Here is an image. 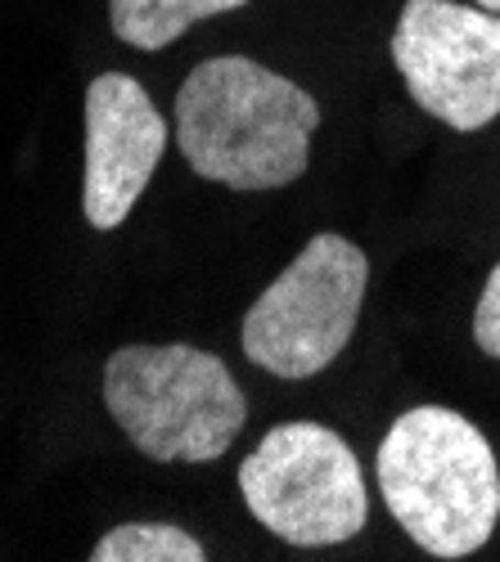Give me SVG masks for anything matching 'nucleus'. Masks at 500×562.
Segmentation results:
<instances>
[{
	"mask_svg": "<svg viewBox=\"0 0 500 562\" xmlns=\"http://www.w3.org/2000/svg\"><path fill=\"white\" fill-rule=\"evenodd\" d=\"M167 149V122L126 72H100L86 86V184L81 207L96 229H118L141 203L158 158Z\"/></svg>",
	"mask_w": 500,
	"mask_h": 562,
	"instance_id": "nucleus-7",
	"label": "nucleus"
},
{
	"mask_svg": "<svg viewBox=\"0 0 500 562\" xmlns=\"http://www.w3.org/2000/svg\"><path fill=\"white\" fill-rule=\"evenodd\" d=\"M240 491L253 518L298 549H325L352 540L370 518L352 446L321 424L270 428L240 463Z\"/></svg>",
	"mask_w": 500,
	"mask_h": 562,
	"instance_id": "nucleus-5",
	"label": "nucleus"
},
{
	"mask_svg": "<svg viewBox=\"0 0 500 562\" xmlns=\"http://www.w3.org/2000/svg\"><path fill=\"white\" fill-rule=\"evenodd\" d=\"M96 562H203V544L171 522H126L90 549Z\"/></svg>",
	"mask_w": 500,
	"mask_h": 562,
	"instance_id": "nucleus-9",
	"label": "nucleus"
},
{
	"mask_svg": "<svg viewBox=\"0 0 500 562\" xmlns=\"http://www.w3.org/2000/svg\"><path fill=\"white\" fill-rule=\"evenodd\" d=\"M370 261L343 234H315L244 315V356L276 379L330 369L356 334Z\"/></svg>",
	"mask_w": 500,
	"mask_h": 562,
	"instance_id": "nucleus-4",
	"label": "nucleus"
},
{
	"mask_svg": "<svg viewBox=\"0 0 500 562\" xmlns=\"http://www.w3.org/2000/svg\"><path fill=\"white\" fill-rule=\"evenodd\" d=\"M392 64L411 100L451 131H482L500 117V14L456 0H405Z\"/></svg>",
	"mask_w": 500,
	"mask_h": 562,
	"instance_id": "nucleus-6",
	"label": "nucleus"
},
{
	"mask_svg": "<svg viewBox=\"0 0 500 562\" xmlns=\"http://www.w3.org/2000/svg\"><path fill=\"white\" fill-rule=\"evenodd\" d=\"M248 5V0H109L113 32L135 50H167L199 19H216Z\"/></svg>",
	"mask_w": 500,
	"mask_h": 562,
	"instance_id": "nucleus-8",
	"label": "nucleus"
},
{
	"mask_svg": "<svg viewBox=\"0 0 500 562\" xmlns=\"http://www.w3.org/2000/svg\"><path fill=\"white\" fill-rule=\"evenodd\" d=\"M474 342L500 360V266H491L487 284H482V297H478V311H474Z\"/></svg>",
	"mask_w": 500,
	"mask_h": 562,
	"instance_id": "nucleus-10",
	"label": "nucleus"
},
{
	"mask_svg": "<svg viewBox=\"0 0 500 562\" xmlns=\"http://www.w3.org/2000/svg\"><path fill=\"white\" fill-rule=\"evenodd\" d=\"M321 104L248 55L203 59L176 90V145L225 190H285L311 162Z\"/></svg>",
	"mask_w": 500,
	"mask_h": 562,
	"instance_id": "nucleus-1",
	"label": "nucleus"
},
{
	"mask_svg": "<svg viewBox=\"0 0 500 562\" xmlns=\"http://www.w3.org/2000/svg\"><path fill=\"white\" fill-rule=\"evenodd\" d=\"M379 491L388 513L424 553L469 558L500 522V468L465 414L415 405L388 428L379 459Z\"/></svg>",
	"mask_w": 500,
	"mask_h": 562,
	"instance_id": "nucleus-2",
	"label": "nucleus"
},
{
	"mask_svg": "<svg viewBox=\"0 0 500 562\" xmlns=\"http://www.w3.org/2000/svg\"><path fill=\"white\" fill-rule=\"evenodd\" d=\"M104 405L154 463H208L235 446L248 401L212 351L163 342L122 347L104 364Z\"/></svg>",
	"mask_w": 500,
	"mask_h": 562,
	"instance_id": "nucleus-3",
	"label": "nucleus"
},
{
	"mask_svg": "<svg viewBox=\"0 0 500 562\" xmlns=\"http://www.w3.org/2000/svg\"><path fill=\"white\" fill-rule=\"evenodd\" d=\"M474 5H482V10H491V14H500V0H474Z\"/></svg>",
	"mask_w": 500,
	"mask_h": 562,
	"instance_id": "nucleus-11",
	"label": "nucleus"
}]
</instances>
